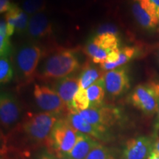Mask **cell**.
I'll list each match as a JSON object with an SVG mask.
<instances>
[{
	"label": "cell",
	"mask_w": 159,
	"mask_h": 159,
	"mask_svg": "<svg viewBox=\"0 0 159 159\" xmlns=\"http://www.w3.org/2000/svg\"><path fill=\"white\" fill-rule=\"evenodd\" d=\"M36 78L42 81H55L69 77L80 68L75 52L61 48L52 51L39 63Z\"/></svg>",
	"instance_id": "6da1fadb"
},
{
	"label": "cell",
	"mask_w": 159,
	"mask_h": 159,
	"mask_svg": "<svg viewBox=\"0 0 159 159\" xmlns=\"http://www.w3.org/2000/svg\"><path fill=\"white\" fill-rule=\"evenodd\" d=\"M43 56L42 48L34 41L23 43L17 47L12 57V64L19 81L28 83L36 77L38 67Z\"/></svg>",
	"instance_id": "7a4b0ae2"
},
{
	"label": "cell",
	"mask_w": 159,
	"mask_h": 159,
	"mask_svg": "<svg viewBox=\"0 0 159 159\" xmlns=\"http://www.w3.org/2000/svg\"><path fill=\"white\" fill-rule=\"evenodd\" d=\"M61 116L49 113H27L21 123L27 138L37 144L49 145L52 130Z\"/></svg>",
	"instance_id": "3957f363"
},
{
	"label": "cell",
	"mask_w": 159,
	"mask_h": 159,
	"mask_svg": "<svg viewBox=\"0 0 159 159\" xmlns=\"http://www.w3.org/2000/svg\"><path fill=\"white\" fill-rule=\"evenodd\" d=\"M78 134L66 117H61L52 130L49 146L57 157L66 156L74 148Z\"/></svg>",
	"instance_id": "277c9868"
},
{
	"label": "cell",
	"mask_w": 159,
	"mask_h": 159,
	"mask_svg": "<svg viewBox=\"0 0 159 159\" xmlns=\"http://www.w3.org/2000/svg\"><path fill=\"white\" fill-rule=\"evenodd\" d=\"M78 113L90 124L109 134L110 129L119 124L122 119L120 109L110 105H103L97 108H89Z\"/></svg>",
	"instance_id": "5b68a950"
},
{
	"label": "cell",
	"mask_w": 159,
	"mask_h": 159,
	"mask_svg": "<svg viewBox=\"0 0 159 159\" xmlns=\"http://www.w3.org/2000/svg\"><path fill=\"white\" fill-rule=\"evenodd\" d=\"M33 96L38 107L43 112L49 113L61 116L68 109L58 94L53 89L45 85L35 83L33 89Z\"/></svg>",
	"instance_id": "8992f818"
},
{
	"label": "cell",
	"mask_w": 159,
	"mask_h": 159,
	"mask_svg": "<svg viewBox=\"0 0 159 159\" xmlns=\"http://www.w3.org/2000/svg\"><path fill=\"white\" fill-rule=\"evenodd\" d=\"M128 101L144 114L157 113L158 100L150 83L136 85L129 95Z\"/></svg>",
	"instance_id": "52a82bcc"
},
{
	"label": "cell",
	"mask_w": 159,
	"mask_h": 159,
	"mask_svg": "<svg viewBox=\"0 0 159 159\" xmlns=\"http://www.w3.org/2000/svg\"><path fill=\"white\" fill-rule=\"evenodd\" d=\"M102 79L105 92L111 98L122 96L130 88L128 69L125 66L106 71Z\"/></svg>",
	"instance_id": "ba28073f"
},
{
	"label": "cell",
	"mask_w": 159,
	"mask_h": 159,
	"mask_svg": "<svg viewBox=\"0 0 159 159\" xmlns=\"http://www.w3.org/2000/svg\"><path fill=\"white\" fill-rule=\"evenodd\" d=\"M21 108L16 97L9 93H2L0 97V121L5 130L14 128L21 118Z\"/></svg>",
	"instance_id": "9c48e42d"
},
{
	"label": "cell",
	"mask_w": 159,
	"mask_h": 159,
	"mask_svg": "<svg viewBox=\"0 0 159 159\" xmlns=\"http://www.w3.org/2000/svg\"><path fill=\"white\" fill-rule=\"evenodd\" d=\"M155 142L151 137L138 136L127 141L122 151V159H145L148 158Z\"/></svg>",
	"instance_id": "30bf717a"
},
{
	"label": "cell",
	"mask_w": 159,
	"mask_h": 159,
	"mask_svg": "<svg viewBox=\"0 0 159 159\" xmlns=\"http://www.w3.org/2000/svg\"><path fill=\"white\" fill-rule=\"evenodd\" d=\"M27 35L34 42L50 37L53 33L52 24L43 12L30 17Z\"/></svg>",
	"instance_id": "8fae6325"
},
{
	"label": "cell",
	"mask_w": 159,
	"mask_h": 159,
	"mask_svg": "<svg viewBox=\"0 0 159 159\" xmlns=\"http://www.w3.org/2000/svg\"><path fill=\"white\" fill-rule=\"evenodd\" d=\"M65 117L71 125V126L81 134L90 136L99 142L100 141V142H105L111 140V134L99 130V128L90 124L85 119H83L78 112L74 111H69Z\"/></svg>",
	"instance_id": "7c38bea8"
},
{
	"label": "cell",
	"mask_w": 159,
	"mask_h": 159,
	"mask_svg": "<svg viewBox=\"0 0 159 159\" xmlns=\"http://www.w3.org/2000/svg\"><path fill=\"white\" fill-rule=\"evenodd\" d=\"M52 89L63 101L68 111H72L73 99L80 89L78 78L69 76L58 80L53 83Z\"/></svg>",
	"instance_id": "4fadbf2b"
},
{
	"label": "cell",
	"mask_w": 159,
	"mask_h": 159,
	"mask_svg": "<svg viewBox=\"0 0 159 159\" xmlns=\"http://www.w3.org/2000/svg\"><path fill=\"white\" fill-rule=\"evenodd\" d=\"M5 19L9 32H16L18 34L27 33L30 16L16 4L12 3L9 11L5 13Z\"/></svg>",
	"instance_id": "5bb4252c"
},
{
	"label": "cell",
	"mask_w": 159,
	"mask_h": 159,
	"mask_svg": "<svg viewBox=\"0 0 159 159\" xmlns=\"http://www.w3.org/2000/svg\"><path fill=\"white\" fill-rule=\"evenodd\" d=\"M99 144L97 139L79 132L74 148L66 157L69 159H85L89 152Z\"/></svg>",
	"instance_id": "9a60e30c"
},
{
	"label": "cell",
	"mask_w": 159,
	"mask_h": 159,
	"mask_svg": "<svg viewBox=\"0 0 159 159\" xmlns=\"http://www.w3.org/2000/svg\"><path fill=\"white\" fill-rule=\"evenodd\" d=\"M105 71L99 67L85 64L78 77L80 88L87 89L99 80L102 79Z\"/></svg>",
	"instance_id": "2e32d148"
},
{
	"label": "cell",
	"mask_w": 159,
	"mask_h": 159,
	"mask_svg": "<svg viewBox=\"0 0 159 159\" xmlns=\"http://www.w3.org/2000/svg\"><path fill=\"white\" fill-rule=\"evenodd\" d=\"M131 10H132L133 15H134L135 19L142 28L147 30H152L156 27H158V20L152 16L137 2L134 1Z\"/></svg>",
	"instance_id": "e0dca14e"
},
{
	"label": "cell",
	"mask_w": 159,
	"mask_h": 159,
	"mask_svg": "<svg viewBox=\"0 0 159 159\" xmlns=\"http://www.w3.org/2000/svg\"><path fill=\"white\" fill-rule=\"evenodd\" d=\"M85 90L89 99V108H97L104 105V99L106 92L103 79L99 80Z\"/></svg>",
	"instance_id": "ac0fdd59"
},
{
	"label": "cell",
	"mask_w": 159,
	"mask_h": 159,
	"mask_svg": "<svg viewBox=\"0 0 159 159\" xmlns=\"http://www.w3.org/2000/svg\"><path fill=\"white\" fill-rule=\"evenodd\" d=\"M91 39L100 48L105 49L109 52L114 49H119L120 45L119 37L114 34L95 35Z\"/></svg>",
	"instance_id": "d6986e66"
},
{
	"label": "cell",
	"mask_w": 159,
	"mask_h": 159,
	"mask_svg": "<svg viewBox=\"0 0 159 159\" xmlns=\"http://www.w3.org/2000/svg\"><path fill=\"white\" fill-rule=\"evenodd\" d=\"M11 43L10 36L7 33V23L5 18H1L0 22V55L3 57H8L11 53Z\"/></svg>",
	"instance_id": "ffe728a7"
},
{
	"label": "cell",
	"mask_w": 159,
	"mask_h": 159,
	"mask_svg": "<svg viewBox=\"0 0 159 159\" xmlns=\"http://www.w3.org/2000/svg\"><path fill=\"white\" fill-rule=\"evenodd\" d=\"M139 49L136 47H130L127 46L120 48L119 50V57L118 61L113 66V70L119 67H122L134 57L138 56Z\"/></svg>",
	"instance_id": "44dd1931"
},
{
	"label": "cell",
	"mask_w": 159,
	"mask_h": 159,
	"mask_svg": "<svg viewBox=\"0 0 159 159\" xmlns=\"http://www.w3.org/2000/svg\"><path fill=\"white\" fill-rule=\"evenodd\" d=\"M47 7L46 0H23L21 9L29 16L42 13Z\"/></svg>",
	"instance_id": "7402d4cb"
},
{
	"label": "cell",
	"mask_w": 159,
	"mask_h": 159,
	"mask_svg": "<svg viewBox=\"0 0 159 159\" xmlns=\"http://www.w3.org/2000/svg\"><path fill=\"white\" fill-rule=\"evenodd\" d=\"M13 66L8 57H0V82L2 84L9 83L13 77Z\"/></svg>",
	"instance_id": "603a6c76"
},
{
	"label": "cell",
	"mask_w": 159,
	"mask_h": 159,
	"mask_svg": "<svg viewBox=\"0 0 159 159\" xmlns=\"http://www.w3.org/2000/svg\"><path fill=\"white\" fill-rule=\"evenodd\" d=\"M89 108V99L87 96L86 90L80 88L75 95L72 102V111L80 112Z\"/></svg>",
	"instance_id": "cb8c5ba5"
},
{
	"label": "cell",
	"mask_w": 159,
	"mask_h": 159,
	"mask_svg": "<svg viewBox=\"0 0 159 159\" xmlns=\"http://www.w3.org/2000/svg\"><path fill=\"white\" fill-rule=\"evenodd\" d=\"M148 12L155 19L159 21V0H134Z\"/></svg>",
	"instance_id": "d4e9b609"
},
{
	"label": "cell",
	"mask_w": 159,
	"mask_h": 159,
	"mask_svg": "<svg viewBox=\"0 0 159 159\" xmlns=\"http://www.w3.org/2000/svg\"><path fill=\"white\" fill-rule=\"evenodd\" d=\"M110 150L102 144H99L89 152L85 159H110Z\"/></svg>",
	"instance_id": "484cf974"
},
{
	"label": "cell",
	"mask_w": 159,
	"mask_h": 159,
	"mask_svg": "<svg viewBox=\"0 0 159 159\" xmlns=\"http://www.w3.org/2000/svg\"><path fill=\"white\" fill-rule=\"evenodd\" d=\"M102 34H114L116 35H119L118 27L112 23H105L99 25L97 29L96 35Z\"/></svg>",
	"instance_id": "4316f807"
},
{
	"label": "cell",
	"mask_w": 159,
	"mask_h": 159,
	"mask_svg": "<svg viewBox=\"0 0 159 159\" xmlns=\"http://www.w3.org/2000/svg\"><path fill=\"white\" fill-rule=\"evenodd\" d=\"M99 49H100V47L97 43H95L92 39H91L83 47V52L87 57L91 60L94 57V55L97 54Z\"/></svg>",
	"instance_id": "83f0119b"
},
{
	"label": "cell",
	"mask_w": 159,
	"mask_h": 159,
	"mask_svg": "<svg viewBox=\"0 0 159 159\" xmlns=\"http://www.w3.org/2000/svg\"><path fill=\"white\" fill-rule=\"evenodd\" d=\"M152 88L155 91V94L157 97V100H158V110H157V117L156 124H155V134H158L159 133V83L152 82L150 83Z\"/></svg>",
	"instance_id": "f1b7e54d"
},
{
	"label": "cell",
	"mask_w": 159,
	"mask_h": 159,
	"mask_svg": "<svg viewBox=\"0 0 159 159\" xmlns=\"http://www.w3.org/2000/svg\"><path fill=\"white\" fill-rule=\"evenodd\" d=\"M12 3L10 0H0V13H6L11 7Z\"/></svg>",
	"instance_id": "f546056e"
},
{
	"label": "cell",
	"mask_w": 159,
	"mask_h": 159,
	"mask_svg": "<svg viewBox=\"0 0 159 159\" xmlns=\"http://www.w3.org/2000/svg\"><path fill=\"white\" fill-rule=\"evenodd\" d=\"M39 159H57V158L55 155L49 152H43L42 154L41 155Z\"/></svg>",
	"instance_id": "4dcf8cb0"
},
{
	"label": "cell",
	"mask_w": 159,
	"mask_h": 159,
	"mask_svg": "<svg viewBox=\"0 0 159 159\" xmlns=\"http://www.w3.org/2000/svg\"><path fill=\"white\" fill-rule=\"evenodd\" d=\"M152 152H156V153L159 155V139L155 142L153 145V149H152Z\"/></svg>",
	"instance_id": "1f68e13d"
},
{
	"label": "cell",
	"mask_w": 159,
	"mask_h": 159,
	"mask_svg": "<svg viewBox=\"0 0 159 159\" xmlns=\"http://www.w3.org/2000/svg\"><path fill=\"white\" fill-rule=\"evenodd\" d=\"M148 159H159V155L152 151L150 156H148Z\"/></svg>",
	"instance_id": "d6a6232c"
},
{
	"label": "cell",
	"mask_w": 159,
	"mask_h": 159,
	"mask_svg": "<svg viewBox=\"0 0 159 159\" xmlns=\"http://www.w3.org/2000/svg\"><path fill=\"white\" fill-rule=\"evenodd\" d=\"M57 159H69V158H67V157L66 156H58L57 157Z\"/></svg>",
	"instance_id": "836d02e7"
},
{
	"label": "cell",
	"mask_w": 159,
	"mask_h": 159,
	"mask_svg": "<svg viewBox=\"0 0 159 159\" xmlns=\"http://www.w3.org/2000/svg\"><path fill=\"white\" fill-rule=\"evenodd\" d=\"M158 63H159V52H158Z\"/></svg>",
	"instance_id": "e575fe53"
},
{
	"label": "cell",
	"mask_w": 159,
	"mask_h": 159,
	"mask_svg": "<svg viewBox=\"0 0 159 159\" xmlns=\"http://www.w3.org/2000/svg\"><path fill=\"white\" fill-rule=\"evenodd\" d=\"M110 159H115V158H113V157H111V158H110Z\"/></svg>",
	"instance_id": "d590c367"
},
{
	"label": "cell",
	"mask_w": 159,
	"mask_h": 159,
	"mask_svg": "<svg viewBox=\"0 0 159 159\" xmlns=\"http://www.w3.org/2000/svg\"><path fill=\"white\" fill-rule=\"evenodd\" d=\"M158 30H159V25H158Z\"/></svg>",
	"instance_id": "8d00e7d4"
}]
</instances>
